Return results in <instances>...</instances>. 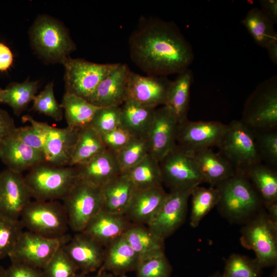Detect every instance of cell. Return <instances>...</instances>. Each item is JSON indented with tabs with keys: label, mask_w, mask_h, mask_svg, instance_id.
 I'll use <instances>...</instances> for the list:
<instances>
[{
	"label": "cell",
	"mask_w": 277,
	"mask_h": 277,
	"mask_svg": "<svg viewBox=\"0 0 277 277\" xmlns=\"http://www.w3.org/2000/svg\"><path fill=\"white\" fill-rule=\"evenodd\" d=\"M217 147L219 154L231 165L236 174L245 175L251 167L262 162L253 131L241 120H233L226 125Z\"/></svg>",
	"instance_id": "5b68a950"
},
{
	"label": "cell",
	"mask_w": 277,
	"mask_h": 277,
	"mask_svg": "<svg viewBox=\"0 0 277 277\" xmlns=\"http://www.w3.org/2000/svg\"><path fill=\"white\" fill-rule=\"evenodd\" d=\"M226 125L219 121H190L178 124L176 144L191 153L217 147L225 131Z\"/></svg>",
	"instance_id": "4fadbf2b"
},
{
	"label": "cell",
	"mask_w": 277,
	"mask_h": 277,
	"mask_svg": "<svg viewBox=\"0 0 277 277\" xmlns=\"http://www.w3.org/2000/svg\"><path fill=\"white\" fill-rule=\"evenodd\" d=\"M32 199L62 200L78 180L75 166H58L47 162L32 167L24 176Z\"/></svg>",
	"instance_id": "277c9868"
},
{
	"label": "cell",
	"mask_w": 277,
	"mask_h": 277,
	"mask_svg": "<svg viewBox=\"0 0 277 277\" xmlns=\"http://www.w3.org/2000/svg\"><path fill=\"white\" fill-rule=\"evenodd\" d=\"M209 277H224L223 275L219 272H216Z\"/></svg>",
	"instance_id": "6f0895ef"
},
{
	"label": "cell",
	"mask_w": 277,
	"mask_h": 277,
	"mask_svg": "<svg viewBox=\"0 0 277 277\" xmlns=\"http://www.w3.org/2000/svg\"><path fill=\"white\" fill-rule=\"evenodd\" d=\"M38 81L28 79L22 83L13 82L3 89L1 103L8 104L15 114L18 116L26 109L36 95Z\"/></svg>",
	"instance_id": "836d02e7"
},
{
	"label": "cell",
	"mask_w": 277,
	"mask_h": 277,
	"mask_svg": "<svg viewBox=\"0 0 277 277\" xmlns=\"http://www.w3.org/2000/svg\"><path fill=\"white\" fill-rule=\"evenodd\" d=\"M19 220L28 231L48 238H62L69 228L65 208L58 201H31Z\"/></svg>",
	"instance_id": "ba28073f"
},
{
	"label": "cell",
	"mask_w": 277,
	"mask_h": 277,
	"mask_svg": "<svg viewBox=\"0 0 277 277\" xmlns=\"http://www.w3.org/2000/svg\"><path fill=\"white\" fill-rule=\"evenodd\" d=\"M106 149L101 135L90 125L81 129L69 166L85 163Z\"/></svg>",
	"instance_id": "d6a6232c"
},
{
	"label": "cell",
	"mask_w": 277,
	"mask_h": 277,
	"mask_svg": "<svg viewBox=\"0 0 277 277\" xmlns=\"http://www.w3.org/2000/svg\"><path fill=\"white\" fill-rule=\"evenodd\" d=\"M241 23L247 30L255 43L265 48L270 42L277 39L274 24L261 11L253 7L247 13Z\"/></svg>",
	"instance_id": "d590c367"
},
{
	"label": "cell",
	"mask_w": 277,
	"mask_h": 277,
	"mask_svg": "<svg viewBox=\"0 0 277 277\" xmlns=\"http://www.w3.org/2000/svg\"><path fill=\"white\" fill-rule=\"evenodd\" d=\"M141 261L122 236L107 246L104 262L97 273L110 271L116 275H126L128 272L135 271Z\"/></svg>",
	"instance_id": "d4e9b609"
},
{
	"label": "cell",
	"mask_w": 277,
	"mask_h": 277,
	"mask_svg": "<svg viewBox=\"0 0 277 277\" xmlns=\"http://www.w3.org/2000/svg\"><path fill=\"white\" fill-rule=\"evenodd\" d=\"M31 199L23 173L8 168L0 172V214L19 219Z\"/></svg>",
	"instance_id": "2e32d148"
},
{
	"label": "cell",
	"mask_w": 277,
	"mask_h": 277,
	"mask_svg": "<svg viewBox=\"0 0 277 277\" xmlns=\"http://www.w3.org/2000/svg\"><path fill=\"white\" fill-rule=\"evenodd\" d=\"M70 239L67 234L60 238H48L23 231L9 258L11 262L24 263L41 270Z\"/></svg>",
	"instance_id": "7c38bea8"
},
{
	"label": "cell",
	"mask_w": 277,
	"mask_h": 277,
	"mask_svg": "<svg viewBox=\"0 0 277 277\" xmlns=\"http://www.w3.org/2000/svg\"><path fill=\"white\" fill-rule=\"evenodd\" d=\"M75 277H127L126 275H116L111 273L104 272L102 273H97V275L93 276H86V274H77Z\"/></svg>",
	"instance_id": "db71d44e"
},
{
	"label": "cell",
	"mask_w": 277,
	"mask_h": 277,
	"mask_svg": "<svg viewBox=\"0 0 277 277\" xmlns=\"http://www.w3.org/2000/svg\"><path fill=\"white\" fill-rule=\"evenodd\" d=\"M178 121L166 106L155 109L147 134L149 153L159 162L176 145Z\"/></svg>",
	"instance_id": "9a60e30c"
},
{
	"label": "cell",
	"mask_w": 277,
	"mask_h": 277,
	"mask_svg": "<svg viewBox=\"0 0 277 277\" xmlns=\"http://www.w3.org/2000/svg\"><path fill=\"white\" fill-rule=\"evenodd\" d=\"M133 224L124 215L102 209L89 222L83 232L103 246H107L123 236Z\"/></svg>",
	"instance_id": "7402d4cb"
},
{
	"label": "cell",
	"mask_w": 277,
	"mask_h": 277,
	"mask_svg": "<svg viewBox=\"0 0 277 277\" xmlns=\"http://www.w3.org/2000/svg\"><path fill=\"white\" fill-rule=\"evenodd\" d=\"M132 62L148 75L179 74L194 60L192 46L172 22L141 18L129 39Z\"/></svg>",
	"instance_id": "6da1fadb"
},
{
	"label": "cell",
	"mask_w": 277,
	"mask_h": 277,
	"mask_svg": "<svg viewBox=\"0 0 277 277\" xmlns=\"http://www.w3.org/2000/svg\"><path fill=\"white\" fill-rule=\"evenodd\" d=\"M24 228L19 219L0 214V260L9 256Z\"/></svg>",
	"instance_id": "ab89813d"
},
{
	"label": "cell",
	"mask_w": 277,
	"mask_h": 277,
	"mask_svg": "<svg viewBox=\"0 0 277 277\" xmlns=\"http://www.w3.org/2000/svg\"><path fill=\"white\" fill-rule=\"evenodd\" d=\"M141 261L165 253V240L147 226L133 224L123 235Z\"/></svg>",
	"instance_id": "f546056e"
},
{
	"label": "cell",
	"mask_w": 277,
	"mask_h": 277,
	"mask_svg": "<svg viewBox=\"0 0 277 277\" xmlns=\"http://www.w3.org/2000/svg\"><path fill=\"white\" fill-rule=\"evenodd\" d=\"M261 267L255 258L234 253L225 261L224 277H261Z\"/></svg>",
	"instance_id": "f35d334b"
},
{
	"label": "cell",
	"mask_w": 277,
	"mask_h": 277,
	"mask_svg": "<svg viewBox=\"0 0 277 277\" xmlns=\"http://www.w3.org/2000/svg\"><path fill=\"white\" fill-rule=\"evenodd\" d=\"M16 128L13 118L8 112L0 108V151Z\"/></svg>",
	"instance_id": "681fc988"
},
{
	"label": "cell",
	"mask_w": 277,
	"mask_h": 277,
	"mask_svg": "<svg viewBox=\"0 0 277 277\" xmlns=\"http://www.w3.org/2000/svg\"><path fill=\"white\" fill-rule=\"evenodd\" d=\"M171 81L166 76H144L131 71L128 98L153 108L160 105L165 106Z\"/></svg>",
	"instance_id": "e0dca14e"
},
{
	"label": "cell",
	"mask_w": 277,
	"mask_h": 277,
	"mask_svg": "<svg viewBox=\"0 0 277 277\" xmlns=\"http://www.w3.org/2000/svg\"><path fill=\"white\" fill-rule=\"evenodd\" d=\"M244 175L258 194L264 208L277 203L276 168L261 162L251 167Z\"/></svg>",
	"instance_id": "4dcf8cb0"
},
{
	"label": "cell",
	"mask_w": 277,
	"mask_h": 277,
	"mask_svg": "<svg viewBox=\"0 0 277 277\" xmlns=\"http://www.w3.org/2000/svg\"><path fill=\"white\" fill-rule=\"evenodd\" d=\"M269 58L275 65H277V39H274L265 46Z\"/></svg>",
	"instance_id": "f5cc1de1"
},
{
	"label": "cell",
	"mask_w": 277,
	"mask_h": 277,
	"mask_svg": "<svg viewBox=\"0 0 277 277\" xmlns=\"http://www.w3.org/2000/svg\"><path fill=\"white\" fill-rule=\"evenodd\" d=\"M135 188L125 174L107 183L102 188L103 209L111 213L124 215Z\"/></svg>",
	"instance_id": "4316f807"
},
{
	"label": "cell",
	"mask_w": 277,
	"mask_h": 277,
	"mask_svg": "<svg viewBox=\"0 0 277 277\" xmlns=\"http://www.w3.org/2000/svg\"><path fill=\"white\" fill-rule=\"evenodd\" d=\"M168 193L162 185L135 189L124 215L134 224L148 226L159 212Z\"/></svg>",
	"instance_id": "ffe728a7"
},
{
	"label": "cell",
	"mask_w": 277,
	"mask_h": 277,
	"mask_svg": "<svg viewBox=\"0 0 277 277\" xmlns=\"http://www.w3.org/2000/svg\"><path fill=\"white\" fill-rule=\"evenodd\" d=\"M125 174L137 190L155 187L163 183L159 162L150 153Z\"/></svg>",
	"instance_id": "e575fe53"
},
{
	"label": "cell",
	"mask_w": 277,
	"mask_h": 277,
	"mask_svg": "<svg viewBox=\"0 0 277 277\" xmlns=\"http://www.w3.org/2000/svg\"><path fill=\"white\" fill-rule=\"evenodd\" d=\"M64 110L68 126L81 129L90 125L99 107L85 99L65 92L60 104Z\"/></svg>",
	"instance_id": "1f68e13d"
},
{
	"label": "cell",
	"mask_w": 277,
	"mask_h": 277,
	"mask_svg": "<svg viewBox=\"0 0 277 277\" xmlns=\"http://www.w3.org/2000/svg\"><path fill=\"white\" fill-rule=\"evenodd\" d=\"M121 125V106L99 108L90 126L101 135L111 131Z\"/></svg>",
	"instance_id": "bcb514c9"
},
{
	"label": "cell",
	"mask_w": 277,
	"mask_h": 277,
	"mask_svg": "<svg viewBox=\"0 0 277 277\" xmlns=\"http://www.w3.org/2000/svg\"><path fill=\"white\" fill-rule=\"evenodd\" d=\"M75 167L79 180L100 188L123 174L117 153L107 149L87 162Z\"/></svg>",
	"instance_id": "44dd1931"
},
{
	"label": "cell",
	"mask_w": 277,
	"mask_h": 277,
	"mask_svg": "<svg viewBox=\"0 0 277 277\" xmlns=\"http://www.w3.org/2000/svg\"><path fill=\"white\" fill-rule=\"evenodd\" d=\"M193 188L170 190L159 212L147 226L164 240L172 235L185 221Z\"/></svg>",
	"instance_id": "5bb4252c"
},
{
	"label": "cell",
	"mask_w": 277,
	"mask_h": 277,
	"mask_svg": "<svg viewBox=\"0 0 277 277\" xmlns=\"http://www.w3.org/2000/svg\"><path fill=\"white\" fill-rule=\"evenodd\" d=\"M241 121L254 131L277 130V76L259 84L246 101Z\"/></svg>",
	"instance_id": "52a82bcc"
},
{
	"label": "cell",
	"mask_w": 277,
	"mask_h": 277,
	"mask_svg": "<svg viewBox=\"0 0 277 277\" xmlns=\"http://www.w3.org/2000/svg\"><path fill=\"white\" fill-rule=\"evenodd\" d=\"M0 277H6V269L0 265Z\"/></svg>",
	"instance_id": "11a10c76"
},
{
	"label": "cell",
	"mask_w": 277,
	"mask_h": 277,
	"mask_svg": "<svg viewBox=\"0 0 277 277\" xmlns=\"http://www.w3.org/2000/svg\"><path fill=\"white\" fill-rule=\"evenodd\" d=\"M130 72L127 65L117 63L100 82L87 101L99 108L121 106L128 99Z\"/></svg>",
	"instance_id": "ac0fdd59"
},
{
	"label": "cell",
	"mask_w": 277,
	"mask_h": 277,
	"mask_svg": "<svg viewBox=\"0 0 277 277\" xmlns=\"http://www.w3.org/2000/svg\"><path fill=\"white\" fill-rule=\"evenodd\" d=\"M159 165L163 183L170 190L192 188L204 183L192 153L177 144Z\"/></svg>",
	"instance_id": "8fae6325"
},
{
	"label": "cell",
	"mask_w": 277,
	"mask_h": 277,
	"mask_svg": "<svg viewBox=\"0 0 277 277\" xmlns=\"http://www.w3.org/2000/svg\"><path fill=\"white\" fill-rule=\"evenodd\" d=\"M13 54L8 47L0 43V71H6L11 66Z\"/></svg>",
	"instance_id": "816d5d0a"
},
{
	"label": "cell",
	"mask_w": 277,
	"mask_h": 277,
	"mask_svg": "<svg viewBox=\"0 0 277 277\" xmlns=\"http://www.w3.org/2000/svg\"><path fill=\"white\" fill-rule=\"evenodd\" d=\"M215 187L220 192L218 211L230 222L245 224L264 208L261 199L244 175L236 174Z\"/></svg>",
	"instance_id": "7a4b0ae2"
},
{
	"label": "cell",
	"mask_w": 277,
	"mask_h": 277,
	"mask_svg": "<svg viewBox=\"0 0 277 277\" xmlns=\"http://www.w3.org/2000/svg\"><path fill=\"white\" fill-rule=\"evenodd\" d=\"M155 109L128 98L121 106L120 127L134 137H147Z\"/></svg>",
	"instance_id": "83f0119b"
},
{
	"label": "cell",
	"mask_w": 277,
	"mask_h": 277,
	"mask_svg": "<svg viewBox=\"0 0 277 277\" xmlns=\"http://www.w3.org/2000/svg\"><path fill=\"white\" fill-rule=\"evenodd\" d=\"M3 89H2V88H1L0 87V98H1V94H2V91H3ZM0 103H1V99H0Z\"/></svg>",
	"instance_id": "680465c9"
},
{
	"label": "cell",
	"mask_w": 277,
	"mask_h": 277,
	"mask_svg": "<svg viewBox=\"0 0 277 277\" xmlns=\"http://www.w3.org/2000/svg\"><path fill=\"white\" fill-rule=\"evenodd\" d=\"M260 10L274 25L277 23V1L260 0Z\"/></svg>",
	"instance_id": "f907efd6"
},
{
	"label": "cell",
	"mask_w": 277,
	"mask_h": 277,
	"mask_svg": "<svg viewBox=\"0 0 277 277\" xmlns=\"http://www.w3.org/2000/svg\"><path fill=\"white\" fill-rule=\"evenodd\" d=\"M252 131L256 151L261 162L276 169L277 130Z\"/></svg>",
	"instance_id": "b9f144b4"
},
{
	"label": "cell",
	"mask_w": 277,
	"mask_h": 277,
	"mask_svg": "<svg viewBox=\"0 0 277 277\" xmlns=\"http://www.w3.org/2000/svg\"><path fill=\"white\" fill-rule=\"evenodd\" d=\"M101 137L106 149L116 153L134 138L128 131L121 127L101 134Z\"/></svg>",
	"instance_id": "7dc6e473"
},
{
	"label": "cell",
	"mask_w": 277,
	"mask_h": 277,
	"mask_svg": "<svg viewBox=\"0 0 277 277\" xmlns=\"http://www.w3.org/2000/svg\"><path fill=\"white\" fill-rule=\"evenodd\" d=\"M53 86V82H49L35 95L32 101V109L56 121H60L63 118V109L55 97Z\"/></svg>",
	"instance_id": "ee69618b"
},
{
	"label": "cell",
	"mask_w": 277,
	"mask_h": 277,
	"mask_svg": "<svg viewBox=\"0 0 277 277\" xmlns=\"http://www.w3.org/2000/svg\"><path fill=\"white\" fill-rule=\"evenodd\" d=\"M62 246L41 269L43 277H75L77 275L78 269Z\"/></svg>",
	"instance_id": "7bdbcfd3"
},
{
	"label": "cell",
	"mask_w": 277,
	"mask_h": 277,
	"mask_svg": "<svg viewBox=\"0 0 277 277\" xmlns=\"http://www.w3.org/2000/svg\"><path fill=\"white\" fill-rule=\"evenodd\" d=\"M135 271L136 277H171L172 267L163 253L141 261Z\"/></svg>",
	"instance_id": "f6af8a7d"
},
{
	"label": "cell",
	"mask_w": 277,
	"mask_h": 277,
	"mask_svg": "<svg viewBox=\"0 0 277 277\" xmlns=\"http://www.w3.org/2000/svg\"><path fill=\"white\" fill-rule=\"evenodd\" d=\"M0 159L7 168L20 173L47 162L43 152L22 142L14 132L5 143L0 151Z\"/></svg>",
	"instance_id": "603a6c76"
},
{
	"label": "cell",
	"mask_w": 277,
	"mask_h": 277,
	"mask_svg": "<svg viewBox=\"0 0 277 277\" xmlns=\"http://www.w3.org/2000/svg\"><path fill=\"white\" fill-rule=\"evenodd\" d=\"M193 81V72L187 69L178 74L176 78L171 81L169 88L165 106L172 111L179 124L188 119L190 88Z\"/></svg>",
	"instance_id": "f1b7e54d"
},
{
	"label": "cell",
	"mask_w": 277,
	"mask_h": 277,
	"mask_svg": "<svg viewBox=\"0 0 277 277\" xmlns=\"http://www.w3.org/2000/svg\"><path fill=\"white\" fill-rule=\"evenodd\" d=\"M244 224L240 237L242 245L253 251L263 269L276 266L277 222L264 207Z\"/></svg>",
	"instance_id": "8992f818"
},
{
	"label": "cell",
	"mask_w": 277,
	"mask_h": 277,
	"mask_svg": "<svg viewBox=\"0 0 277 277\" xmlns=\"http://www.w3.org/2000/svg\"><path fill=\"white\" fill-rule=\"evenodd\" d=\"M62 201L69 227L77 233L103 209L101 188L78 179Z\"/></svg>",
	"instance_id": "9c48e42d"
},
{
	"label": "cell",
	"mask_w": 277,
	"mask_h": 277,
	"mask_svg": "<svg viewBox=\"0 0 277 277\" xmlns=\"http://www.w3.org/2000/svg\"><path fill=\"white\" fill-rule=\"evenodd\" d=\"M192 153L204 182L209 184L210 187H214L236 174L231 165L211 148Z\"/></svg>",
	"instance_id": "484cf974"
},
{
	"label": "cell",
	"mask_w": 277,
	"mask_h": 277,
	"mask_svg": "<svg viewBox=\"0 0 277 277\" xmlns=\"http://www.w3.org/2000/svg\"><path fill=\"white\" fill-rule=\"evenodd\" d=\"M6 277H43L41 269L27 264L11 262L6 269Z\"/></svg>",
	"instance_id": "c3c4849f"
},
{
	"label": "cell",
	"mask_w": 277,
	"mask_h": 277,
	"mask_svg": "<svg viewBox=\"0 0 277 277\" xmlns=\"http://www.w3.org/2000/svg\"><path fill=\"white\" fill-rule=\"evenodd\" d=\"M80 130L51 126L45 149L47 162L58 166H69Z\"/></svg>",
	"instance_id": "cb8c5ba5"
},
{
	"label": "cell",
	"mask_w": 277,
	"mask_h": 277,
	"mask_svg": "<svg viewBox=\"0 0 277 277\" xmlns=\"http://www.w3.org/2000/svg\"><path fill=\"white\" fill-rule=\"evenodd\" d=\"M29 36L34 50L47 63L63 64L76 49L68 29L48 15H39L35 18Z\"/></svg>",
	"instance_id": "3957f363"
},
{
	"label": "cell",
	"mask_w": 277,
	"mask_h": 277,
	"mask_svg": "<svg viewBox=\"0 0 277 277\" xmlns=\"http://www.w3.org/2000/svg\"><path fill=\"white\" fill-rule=\"evenodd\" d=\"M149 144L147 137H134L117 153L123 174L141 162L149 153Z\"/></svg>",
	"instance_id": "60d3db41"
},
{
	"label": "cell",
	"mask_w": 277,
	"mask_h": 277,
	"mask_svg": "<svg viewBox=\"0 0 277 277\" xmlns=\"http://www.w3.org/2000/svg\"><path fill=\"white\" fill-rule=\"evenodd\" d=\"M62 247L83 274L98 270L104 260V246L83 232L77 233Z\"/></svg>",
	"instance_id": "d6986e66"
},
{
	"label": "cell",
	"mask_w": 277,
	"mask_h": 277,
	"mask_svg": "<svg viewBox=\"0 0 277 277\" xmlns=\"http://www.w3.org/2000/svg\"><path fill=\"white\" fill-rule=\"evenodd\" d=\"M190 196V224L192 227L195 228L205 216L216 206L220 199V192L215 187L206 188L197 185L193 188Z\"/></svg>",
	"instance_id": "8d00e7d4"
},
{
	"label": "cell",
	"mask_w": 277,
	"mask_h": 277,
	"mask_svg": "<svg viewBox=\"0 0 277 277\" xmlns=\"http://www.w3.org/2000/svg\"><path fill=\"white\" fill-rule=\"evenodd\" d=\"M270 277H277V267L275 266L274 269H273L272 272L271 273Z\"/></svg>",
	"instance_id": "9f6ffc18"
},
{
	"label": "cell",
	"mask_w": 277,
	"mask_h": 277,
	"mask_svg": "<svg viewBox=\"0 0 277 277\" xmlns=\"http://www.w3.org/2000/svg\"><path fill=\"white\" fill-rule=\"evenodd\" d=\"M117 64H98L81 58L68 57L62 64L65 68V92L87 101L100 82Z\"/></svg>",
	"instance_id": "30bf717a"
},
{
	"label": "cell",
	"mask_w": 277,
	"mask_h": 277,
	"mask_svg": "<svg viewBox=\"0 0 277 277\" xmlns=\"http://www.w3.org/2000/svg\"><path fill=\"white\" fill-rule=\"evenodd\" d=\"M22 121L29 122L30 125L17 127L14 132L15 135L25 144L45 154L46 143L51 125L36 121L29 115H24Z\"/></svg>",
	"instance_id": "74e56055"
}]
</instances>
